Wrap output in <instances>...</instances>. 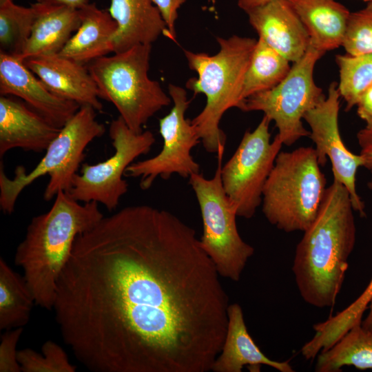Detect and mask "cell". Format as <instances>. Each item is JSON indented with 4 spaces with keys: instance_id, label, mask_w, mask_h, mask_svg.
I'll list each match as a JSON object with an SVG mask.
<instances>
[{
    "instance_id": "26",
    "label": "cell",
    "mask_w": 372,
    "mask_h": 372,
    "mask_svg": "<svg viewBox=\"0 0 372 372\" xmlns=\"http://www.w3.org/2000/svg\"><path fill=\"white\" fill-rule=\"evenodd\" d=\"M287 59L258 38L247 70L242 98L270 90L288 74L291 66Z\"/></svg>"
},
{
    "instance_id": "2",
    "label": "cell",
    "mask_w": 372,
    "mask_h": 372,
    "mask_svg": "<svg viewBox=\"0 0 372 372\" xmlns=\"http://www.w3.org/2000/svg\"><path fill=\"white\" fill-rule=\"evenodd\" d=\"M353 211L349 191L333 180L296 247L292 271L301 297L312 306L335 303L355 243Z\"/></svg>"
},
{
    "instance_id": "8",
    "label": "cell",
    "mask_w": 372,
    "mask_h": 372,
    "mask_svg": "<svg viewBox=\"0 0 372 372\" xmlns=\"http://www.w3.org/2000/svg\"><path fill=\"white\" fill-rule=\"evenodd\" d=\"M224 151L217 153L218 165L214 177L208 179L197 173L189 178L203 220L200 245L220 276L236 282L254 254V249L240 236L236 225V209L223 187L221 169Z\"/></svg>"
},
{
    "instance_id": "21",
    "label": "cell",
    "mask_w": 372,
    "mask_h": 372,
    "mask_svg": "<svg viewBox=\"0 0 372 372\" xmlns=\"http://www.w3.org/2000/svg\"><path fill=\"white\" fill-rule=\"evenodd\" d=\"M79 10L80 25L58 54L85 65L114 53L118 25L110 14L90 2Z\"/></svg>"
},
{
    "instance_id": "31",
    "label": "cell",
    "mask_w": 372,
    "mask_h": 372,
    "mask_svg": "<svg viewBox=\"0 0 372 372\" xmlns=\"http://www.w3.org/2000/svg\"><path fill=\"white\" fill-rule=\"evenodd\" d=\"M23 333V327L6 330L1 337L0 372H21L17 360V345Z\"/></svg>"
},
{
    "instance_id": "20",
    "label": "cell",
    "mask_w": 372,
    "mask_h": 372,
    "mask_svg": "<svg viewBox=\"0 0 372 372\" xmlns=\"http://www.w3.org/2000/svg\"><path fill=\"white\" fill-rule=\"evenodd\" d=\"M30 35L17 58L58 54L81 23L80 10L63 6L35 2Z\"/></svg>"
},
{
    "instance_id": "6",
    "label": "cell",
    "mask_w": 372,
    "mask_h": 372,
    "mask_svg": "<svg viewBox=\"0 0 372 372\" xmlns=\"http://www.w3.org/2000/svg\"><path fill=\"white\" fill-rule=\"evenodd\" d=\"M152 44L136 45L88 63L100 99L112 103L127 125L143 132L149 119L172 103L158 81L148 76Z\"/></svg>"
},
{
    "instance_id": "32",
    "label": "cell",
    "mask_w": 372,
    "mask_h": 372,
    "mask_svg": "<svg viewBox=\"0 0 372 372\" xmlns=\"http://www.w3.org/2000/svg\"><path fill=\"white\" fill-rule=\"evenodd\" d=\"M187 0H152L158 9L167 25L166 36L172 41L176 40V21L178 10Z\"/></svg>"
},
{
    "instance_id": "36",
    "label": "cell",
    "mask_w": 372,
    "mask_h": 372,
    "mask_svg": "<svg viewBox=\"0 0 372 372\" xmlns=\"http://www.w3.org/2000/svg\"><path fill=\"white\" fill-rule=\"evenodd\" d=\"M269 0H238V6L244 11L251 8L260 6L268 1Z\"/></svg>"
},
{
    "instance_id": "37",
    "label": "cell",
    "mask_w": 372,
    "mask_h": 372,
    "mask_svg": "<svg viewBox=\"0 0 372 372\" xmlns=\"http://www.w3.org/2000/svg\"><path fill=\"white\" fill-rule=\"evenodd\" d=\"M369 311L364 320H362L361 324L363 328L372 331V298L369 304Z\"/></svg>"
},
{
    "instance_id": "19",
    "label": "cell",
    "mask_w": 372,
    "mask_h": 372,
    "mask_svg": "<svg viewBox=\"0 0 372 372\" xmlns=\"http://www.w3.org/2000/svg\"><path fill=\"white\" fill-rule=\"evenodd\" d=\"M108 12L117 23L113 38L114 53L138 44H152L167 25L152 0H111Z\"/></svg>"
},
{
    "instance_id": "10",
    "label": "cell",
    "mask_w": 372,
    "mask_h": 372,
    "mask_svg": "<svg viewBox=\"0 0 372 372\" xmlns=\"http://www.w3.org/2000/svg\"><path fill=\"white\" fill-rule=\"evenodd\" d=\"M109 133L114 153L94 165L83 163L68 193L79 202L94 201L112 211L127 192L128 184L123 178L127 167L150 151L155 137L149 130L132 131L120 116L112 121Z\"/></svg>"
},
{
    "instance_id": "17",
    "label": "cell",
    "mask_w": 372,
    "mask_h": 372,
    "mask_svg": "<svg viewBox=\"0 0 372 372\" xmlns=\"http://www.w3.org/2000/svg\"><path fill=\"white\" fill-rule=\"evenodd\" d=\"M60 130L25 103L12 96L1 95V158L14 148L36 152L46 150Z\"/></svg>"
},
{
    "instance_id": "13",
    "label": "cell",
    "mask_w": 372,
    "mask_h": 372,
    "mask_svg": "<svg viewBox=\"0 0 372 372\" xmlns=\"http://www.w3.org/2000/svg\"><path fill=\"white\" fill-rule=\"evenodd\" d=\"M340 97L338 83H331L325 99L308 111L303 119L310 127L309 137L316 145L320 165L327 163V157L330 159L334 180L347 189L354 211L364 216L365 206L355 188L356 173L363 161L360 155L349 150L342 140L338 126Z\"/></svg>"
},
{
    "instance_id": "27",
    "label": "cell",
    "mask_w": 372,
    "mask_h": 372,
    "mask_svg": "<svg viewBox=\"0 0 372 372\" xmlns=\"http://www.w3.org/2000/svg\"><path fill=\"white\" fill-rule=\"evenodd\" d=\"M34 10L19 6L14 0H0V52L19 56L28 39Z\"/></svg>"
},
{
    "instance_id": "28",
    "label": "cell",
    "mask_w": 372,
    "mask_h": 372,
    "mask_svg": "<svg viewBox=\"0 0 372 372\" xmlns=\"http://www.w3.org/2000/svg\"><path fill=\"white\" fill-rule=\"evenodd\" d=\"M335 61L340 72L338 90L348 111L372 85V54H338Z\"/></svg>"
},
{
    "instance_id": "3",
    "label": "cell",
    "mask_w": 372,
    "mask_h": 372,
    "mask_svg": "<svg viewBox=\"0 0 372 372\" xmlns=\"http://www.w3.org/2000/svg\"><path fill=\"white\" fill-rule=\"evenodd\" d=\"M103 217L98 203L81 204L68 192L59 191L51 208L31 220L16 249L14 262L23 269L36 305L52 309L56 282L76 237Z\"/></svg>"
},
{
    "instance_id": "11",
    "label": "cell",
    "mask_w": 372,
    "mask_h": 372,
    "mask_svg": "<svg viewBox=\"0 0 372 372\" xmlns=\"http://www.w3.org/2000/svg\"><path fill=\"white\" fill-rule=\"evenodd\" d=\"M270 122L264 115L254 131L245 132L234 154L222 166L223 189L237 215L245 218H251L262 203L265 184L283 145L277 135L271 142Z\"/></svg>"
},
{
    "instance_id": "34",
    "label": "cell",
    "mask_w": 372,
    "mask_h": 372,
    "mask_svg": "<svg viewBox=\"0 0 372 372\" xmlns=\"http://www.w3.org/2000/svg\"><path fill=\"white\" fill-rule=\"evenodd\" d=\"M356 105L357 113L366 122V127H372V85L361 96Z\"/></svg>"
},
{
    "instance_id": "14",
    "label": "cell",
    "mask_w": 372,
    "mask_h": 372,
    "mask_svg": "<svg viewBox=\"0 0 372 372\" xmlns=\"http://www.w3.org/2000/svg\"><path fill=\"white\" fill-rule=\"evenodd\" d=\"M0 94L20 98L59 129L81 107L53 94L23 61L3 52H0Z\"/></svg>"
},
{
    "instance_id": "38",
    "label": "cell",
    "mask_w": 372,
    "mask_h": 372,
    "mask_svg": "<svg viewBox=\"0 0 372 372\" xmlns=\"http://www.w3.org/2000/svg\"><path fill=\"white\" fill-rule=\"evenodd\" d=\"M371 172H372V171H371ZM368 187H369L370 189H372V178H371V180H370V181L369 182V183H368Z\"/></svg>"
},
{
    "instance_id": "33",
    "label": "cell",
    "mask_w": 372,
    "mask_h": 372,
    "mask_svg": "<svg viewBox=\"0 0 372 372\" xmlns=\"http://www.w3.org/2000/svg\"><path fill=\"white\" fill-rule=\"evenodd\" d=\"M357 138L361 147L360 155L363 161L362 166L372 171V127H365L360 130Z\"/></svg>"
},
{
    "instance_id": "15",
    "label": "cell",
    "mask_w": 372,
    "mask_h": 372,
    "mask_svg": "<svg viewBox=\"0 0 372 372\" xmlns=\"http://www.w3.org/2000/svg\"><path fill=\"white\" fill-rule=\"evenodd\" d=\"M259 37L295 63L306 52L310 38L289 0H269L245 11Z\"/></svg>"
},
{
    "instance_id": "12",
    "label": "cell",
    "mask_w": 372,
    "mask_h": 372,
    "mask_svg": "<svg viewBox=\"0 0 372 372\" xmlns=\"http://www.w3.org/2000/svg\"><path fill=\"white\" fill-rule=\"evenodd\" d=\"M173 101L170 112L159 120V132L163 145L156 156L132 163L125 176L139 178L140 187L147 189L158 177L168 179L176 174L183 178L200 173V165L192 156V149L200 142L196 127L185 118L190 101L182 87L169 84Z\"/></svg>"
},
{
    "instance_id": "4",
    "label": "cell",
    "mask_w": 372,
    "mask_h": 372,
    "mask_svg": "<svg viewBox=\"0 0 372 372\" xmlns=\"http://www.w3.org/2000/svg\"><path fill=\"white\" fill-rule=\"evenodd\" d=\"M216 39L220 50L214 55L187 50L184 54L198 74L187 81L186 87L206 96L204 108L191 122L205 149L217 154L225 147L226 136L220 127L223 116L231 107L242 110L244 79L257 40L238 35Z\"/></svg>"
},
{
    "instance_id": "35",
    "label": "cell",
    "mask_w": 372,
    "mask_h": 372,
    "mask_svg": "<svg viewBox=\"0 0 372 372\" xmlns=\"http://www.w3.org/2000/svg\"><path fill=\"white\" fill-rule=\"evenodd\" d=\"M36 2L55 6H63L75 9H81L90 3L89 0H36Z\"/></svg>"
},
{
    "instance_id": "39",
    "label": "cell",
    "mask_w": 372,
    "mask_h": 372,
    "mask_svg": "<svg viewBox=\"0 0 372 372\" xmlns=\"http://www.w3.org/2000/svg\"><path fill=\"white\" fill-rule=\"evenodd\" d=\"M363 1H366L368 3L372 2V0H363Z\"/></svg>"
},
{
    "instance_id": "5",
    "label": "cell",
    "mask_w": 372,
    "mask_h": 372,
    "mask_svg": "<svg viewBox=\"0 0 372 372\" xmlns=\"http://www.w3.org/2000/svg\"><path fill=\"white\" fill-rule=\"evenodd\" d=\"M315 148L280 152L262 190L267 220L285 232L304 231L315 219L327 187Z\"/></svg>"
},
{
    "instance_id": "29",
    "label": "cell",
    "mask_w": 372,
    "mask_h": 372,
    "mask_svg": "<svg viewBox=\"0 0 372 372\" xmlns=\"http://www.w3.org/2000/svg\"><path fill=\"white\" fill-rule=\"evenodd\" d=\"M42 355L26 348L18 351L17 360L23 372H75L63 349L56 342L47 340L41 347Z\"/></svg>"
},
{
    "instance_id": "23",
    "label": "cell",
    "mask_w": 372,
    "mask_h": 372,
    "mask_svg": "<svg viewBox=\"0 0 372 372\" xmlns=\"http://www.w3.org/2000/svg\"><path fill=\"white\" fill-rule=\"evenodd\" d=\"M315 371L338 372L344 366H353L360 370L372 369V331L355 324L333 345L320 351Z\"/></svg>"
},
{
    "instance_id": "18",
    "label": "cell",
    "mask_w": 372,
    "mask_h": 372,
    "mask_svg": "<svg viewBox=\"0 0 372 372\" xmlns=\"http://www.w3.org/2000/svg\"><path fill=\"white\" fill-rule=\"evenodd\" d=\"M228 324L222 349L211 366L214 372H240L245 366L259 371L261 365L280 372H293L289 361H276L267 357L249 335L241 307L234 303L227 309Z\"/></svg>"
},
{
    "instance_id": "16",
    "label": "cell",
    "mask_w": 372,
    "mask_h": 372,
    "mask_svg": "<svg viewBox=\"0 0 372 372\" xmlns=\"http://www.w3.org/2000/svg\"><path fill=\"white\" fill-rule=\"evenodd\" d=\"M23 61L55 95L80 106L103 110L98 87L85 65L59 54L30 56Z\"/></svg>"
},
{
    "instance_id": "9",
    "label": "cell",
    "mask_w": 372,
    "mask_h": 372,
    "mask_svg": "<svg viewBox=\"0 0 372 372\" xmlns=\"http://www.w3.org/2000/svg\"><path fill=\"white\" fill-rule=\"evenodd\" d=\"M325 52L309 43L304 54L293 63L286 77L276 86L247 98L242 111H261L278 130L283 145H291L302 137L309 136L304 126V115L326 96L313 79L316 62Z\"/></svg>"
},
{
    "instance_id": "25",
    "label": "cell",
    "mask_w": 372,
    "mask_h": 372,
    "mask_svg": "<svg viewBox=\"0 0 372 372\" xmlns=\"http://www.w3.org/2000/svg\"><path fill=\"white\" fill-rule=\"evenodd\" d=\"M35 304L23 276L0 259V329L23 327L30 320Z\"/></svg>"
},
{
    "instance_id": "1",
    "label": "cell",
    "mask_w": 372,
    "mask_h": 372,
    "mask_svg": "<svg viewBox=\"0 0 372 372\" xmlns=\"http://www.w3.org/2000/svg\"><path fill=\"white\" fill-rule=\"evenodd\" d=\"M219 276L192 227L129 206L76 237L52 309L91 371L207 372L228 324Z\"/></svg>"
},
{
    "instance_id": "22",
    "label": "cell",
    "mask_w": 372,
    "mask_h": 372,
    "mask_svg": "<svg viewBox=\"0 0 372 372\" xmlns=\"http://www.w3.org/2000/svg\"><path fill=\"white\" fill-rule=\"evenodd\" d=\"M310 38L326 52L342 45L351 12L335 0H289Z\"/></svg>"
},
{
    "instance_id": "30",
    "label": "cell",
    "mask_w": 372,
    "mask_h": 372,
    "mask_svg": "<svg viewBox=\"0 0 372 372\" xmlns=\"http://www.w3.org/2000/svg\"><path fill=\"white\" fill-rule=\"evenodd\" d=\"M347 54H372V2L351 12L342 45Z\"/></svg>"
},
{
    "instance_id": "24",
    "label": "cell",
    "mask_w": 372,
    "mask_h": 372,
    "mask_svg": "<svg viewBox=\"0 0 372 372\" xmlns=\"http://www.w3.org/2000/svg\"><path fill=\"white\" fill-rule=\"evenodd\" d=\"M371 298L372 278L362 294L347 308L313 326V337L301 349L304 358L307 360L315 358L320 351L333 345L355 324L361 323Z\"/></svg>"
},
{
    "instance_id": "7",
    "label": "cell",
    "mask_w": 372,
    "mask_h": 372,
    "mask_svg": "<svg viewBox=\"0 0 372 372\" xmlns=\"http://www.w3.org/2000/svg\"><path fill=\"white\" fill-rule=\"evenodd\" d=\"M96 111L89 105L81 106L60 130L43 158L29 173L19 165L14 170V178H8L1 161L0 207L5 214H12L21 192L46 174L50 179L43 193L45 200L55 198L59 191H70L86 147L105 132V125L96 119Z\"/></svg>"
}]
</instances>
